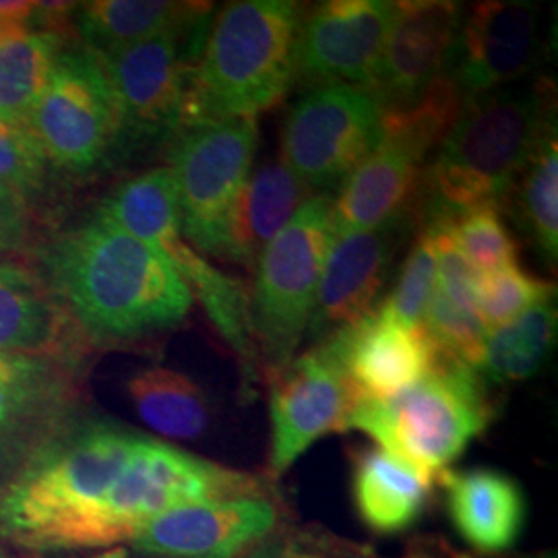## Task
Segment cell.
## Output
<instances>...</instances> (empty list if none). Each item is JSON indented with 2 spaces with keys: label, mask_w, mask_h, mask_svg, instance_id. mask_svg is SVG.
<instances>
[{
  "label": "cell",
  "mask_w": 558,
  "mask_h": 558,
  "mask_svg": "<svg viewBox=\"0 0 558 558\" xmlns=\"http://www.w3.org/2000/svg\"><path fill=\"white\" fill-rule=\"evenodd\" d=\"M57 288L81 325L104 339H133L186 319L193 294L160 248L96 214L52 253Z\"/></svg>",
  "instance_id": "6da1fadb"
},
{
  "label": "cell",
  "mask_w": 558,
  "mask_h": 558,
  "mask_svg": "<svg viewBox=\"0 0 558 558\" xmlns=\"http://www.w3.org/2000/svg\"><path fill=\"white\" fill-rule=\"evenodd\" d=\"M140 435L94 422L46 445L0 493V536L38 553L87 550Z\"/></svg>",
  "instance_id": "7a4b0ae2"
},
{
  "label": "cell",
  "mask_w": 558,
  "mask_h": 558,
  "mask_svg": "<svg viewBox=\"0 0 558 558\" xmlns=\"http://www.w3.org/2000/svg\"><path fill=\"white\" fill-rule=\"evenodd\" d=\"M302 9L292 0H239L207 27L189 87L184 129L257 119L296 75Z\"/></svg>",
  "instance_id": "3957f363"
},
{
  "label": "cell",
  "mask_w": 558,
  "mask_h": 558,
  "mask_svg": "<svg viewBox=\"0 0 558 558\" xmlns=\"http://www.w3.org/2000/svg\"><path fill=\"white\" fill-rule=\"evenodd\" d=\"M555 126L550 92L534 83H513L470 96L456 126L424 168L428 216H451L499 203Z\"/></svg>",
  "instance_id": "277c9868"
},
{
  "label": "cell",
  "mask_w": 558,
  "mask_h": 558,
  "mask_svg": "<svg viewBox=\"0 0 558 558\" xmlns=\"http://www.w3.org/2000/svg\"><path fill=\"white\" fill-rule=\"evenodd\" d=\"M488 385L478 371L442 359L416 385L379 401H359L348 430L368 435L380 449L428 478L447 472L493 422Z\"/></svg>",
  "instance_id": "5b68a950"
},
{
  "label": "cell",
  "mask_w": 558,
  "mask_h": 558,
  "mask_svg": "<svg viewBox=\"0 0 558 558\" xmlns=\"http://www.w3.org/2000/svg\"><path fill=\"white\" fill-rule=\"evenodd\" d=\"M336 236L333 199L313 195L257 259L251 294L253 338L271 377L296 359L311 327L320 271Z\"/></svg>",
  "instance_id": "8992f818"
},
{
  "label": "cell",
  "mask_w": 558,
  "mask_h": 558,
  "mask_svg": "<svg viewBox=\"0 0 558 558\" xmlns=\"http://www.w3.org/2000/svg\"><path fill=\"white\" fill-rule=\"evenodd\" d=\"M251 495H260V484L253 476L163 440L141 437L98 509L87 550L131 542L147 521L172 509Z\"/></svg>",
  "instance_id": "52a82bcc"
},
{
  "label": "cell",
  "mask_w": 558,
  "mask_h": 558,
  "mask_svg": "<svg viewBox=\"0 0 558 558\" xmlns=\"http://www.w3.org/2000/svg\"><path fill=\"white\" fill-rule=\"evenodd\" d=\"M257 143V119L209 122L180 133L170 170L182 236L199 255L221 259L228 218L251 177Z\"/></svg>",
  "instance_id": "ba28073f"
},
{
  "label": "cell",
  "mask_w": 558,
  "mask_h": 558,
  "mask_svg": "<svg viewBox=\"0 0 558 558\" xmlns=\"http://www.w3.org/2000/svg\"><path fill=\"white\" fill-rule=\"evenodd\" d=\"M380 135V104L366 87L317 85L286 117L281 163L327 195L379 147Z\"/></svg>",
  "instance_id": "9c48e42d"
},
{
  "label": "cell",
  "mask_w": 558,
  "mask_h": 558,
  "mask_svg": "<svg viewBox=\"0 0 558 558\" xmlns=\"http://www.w3.org/2000/svg\"><path fill=\"white\" fill-rule=\"evenodd\" d=\"M207 17L98 57L119 112L120 140L180 135Z\"/></svg>",
  "instance_id": "30bf717a"
},
{
  "label": "cell",
  "mask_w": 558,
  "mask_h": 558,
  "mask_svg": "<svg viewBox=\"0 0 558 558\" xmlns=\"http://www.w3.org/2000/svg\"><path fill=\"white\" fill-rule=\"evenodd\" d=\"M29 129L60 168L87 172L108 158L120 141L119 112L94 52H60Z\"/></svg>",
  "instance_id": "8fae6325"
},
{
  "label": "cell",
  "mask_w": 558,
  "mask_h": 558,
  "mask_svg": "<svg viewBox=\"0 0 558 558\" xmlns=\"http://www.w3.org/2000/svg\"><path fill=\"white\" fill-rule=\"evenodd\" d=\"M354 396L323 341L271 377L269 470L283 476L317 440L348 430Z\"/></svg>",
  "instance_id": "7c38bea8"
},
{
  "label": "cell",
  "mask_w": 558,
  "mask_h": 558,
  "mask_svg": "<svg viewBox=\"0 0 558 558\" xmlns=\"http://www.w3.org/2000/svg\"><path fill=\"white\" fill-rule=\"evenodd\" d=\"M396 2L327 0L302 13L296 75L317 85H371Z\"/></svg>",
  "instance_id": "4fadbf2b"
},
{
  "label": "cell",
  "mask_w": 558,
  "mask_h": 558,
  "mask_svg": "<svg viewBox=\"0 0 558 558\" xmlns=\"http://www.w3.org/2000/svg\"><path fill=\"white\" fill-rule=\"evenodd\" d=\"M276 523L278 509L263 495L209 500L147 521L129 544L137 558H244Z\"/></svg>",
  "instance_id": "5bb4252c"
},
{
  "label": "cell",
  "mask_w": 558,
  "mask_h": 558,
  "mask_svg": "<svg viewBox=\"0 0 558 558\" xmlns=\"http://www.w3.org/2000/svg\"><path fill=\"white\" fill-rule=\"evenodd\" d=\"M538 29L534 2H476L461 11L447 73L468 98L511 85L536 62Z\"/></svg>",
  "instance_id": "9a60e30c"
},
{
  "label": "cell",
  "mask_w": 558,
  "mask_h": 558,
  "mask_svg": "<svg viewBox=\"0 0 558 558\" xmlns=\"http://www.w3.org/2000/svg\"><path fill=\"white\" fill-rule=\"evenodd\" d=\"M325 343L356 403L398 396L424 379L440 360L424 325L408 329L379 311L329 336Z\"/></svg>",
  "instance_id": "2e32d148"
},
{
  "label": "cell",
  "mask_w": 558,
  "mask_h": 558,
  "mask_svg": "<svg viewBox=\"0 0 558 558\" xmlns=\"http://www.w3.org/2000/svg\"><path fill=\"white\" fill-rule=\"evenodd\" d=\"M461 9L449 0L396 2L368 92L380 106L412 100L449 66Z\"/></svg>",
  "instance_id": "e0dca14e"
},
{
  "label": "cell",
  "mask_w": 558,
  "mask_h": 558,
  "mask_svg": "<svg viewBox=\"0 0 558 558\" xmlns=\"http://www.w3.org/2000/svg\"><path fill=\"white\" fill-rule=\"evenodd\" d=\"M396 246V226L338 232L327 251L311 327L329 331L356 325L375 311Z\"/></svg>",
  "instance_id": "ac0fdd59"
},
{
  "label": "cell",
  "mask_w": 558,
  "mask_h": 558,
  "mask_svg": "<svg viewBox=\"0 0 558 558\" xmlns=\"http://www.w3.org/2000/svg\"><path fill=\"white\" fill-rule=\"evenodd\" d=\"M338 191V199H333L336 234L391 228L424 191V163L398 145L380 141Z\"/></svg>",
  "instance_id": "d6986e66"
},
{
  "label": "cell",
  "mask_w": 558,
  "mask_h": 558,
  "mask_svg": "<svg viewBox=\"0 0 558 558\" xmlns=\"http://www.w3.org/2000/svg\"><path fill=\"white\" fill-rule=\"evenodd\" d=\"M440 478L451 523L474 550L499 555L518 542L527 513L518 480L488 468L442 472Z\"/></svg>",
  "instance_id": "ffe728a7"
},
{
  "label": "cell",
  "mask_w": 558,
  "mask_h": 558,
  "mask_svg": "<svg viewBox=\"0 0 558 558\" xmlns=\"http://www.w3.org/2000/svg\"><path fill=\"white\" fill-rule=\"evenodd\" d=\"M313 193L281 161L255 170L232 205L221 259L255 267L260 253Z\"/></svg>",
  "instance_id": "44dd1931"
},
{
  "label": "cell",
  "mask_w": 558,
  "mask_h": 558,
  "mask_svg": "<svg viewBox=\"0 0 558 558\" xmlns=\"http://www.w3.org/2000/svg\"><path fill=\"white\" fill-rule=\"evenodd\" d=\"M433 478L380 447L354 458L352 495L360 519L377 534H398L418 521Z\"/></svg>",
  "instance_id": "7402d4cb"
},
{
  "label": "cell",
  "mask_w": 558,
  "mask_h": 558,
  "mask_svg": "<svg viewBox=\"0 0 558 558\" xmlns=\"http://www.w3.org/2000/svg\"><path fill=\"white\" fill-rule=\"evenodd\" d=\"M211 4L172 0H96L75 9V29L85 50L106 57L170 29L205 20Z\"/></svg>",
  "instance_id": "603a6c76"
},
{
  "label": "cell",
  "mask_w": 558,
  "mask_h": 558,
  "mask_svg": "<svg viewBox=\"0 0 558 558\" xmlns=\"http://www.w3.org/2000/svg\"><path fill=\"white\" fill-rule=\"evenodd\" d=\"M66 333V315L27 267L0 260V354L44 359Z\"/></svg>",
  "instance_id": "cb8c5ba5"
},
{
  "label": "cell",
  "mask_w": 558,
  "mask_h": 558,
  "mask_svg": "<svg viewBox=\"0 0 558 558\" xmlns=\"http://www.w3.org/2000/svg\"><path fill=\"white\" fill-rule=\"evenodd\" d=\"M182 279L186 281L193 300H199L214 327L223 341L236 352L244 371H257V348L251 320V294L242 279L228 276L214 267L184 240L166 253Z\"/></svg>",
  "instance_id": "d4e9b609"
},
{
  "label": "cell",
  "mask_w": 558,
  "mask_h": 558,
  "mask_svg": "<svg viewBox=\"0 0 558 558\" xmlns=\"http://www.w3.org/2000/svg\"><path fill=\"white\" fill-rule=\"evenodd\" d=\"M98 216L161 253L182 240L179 195L170 168H154L122 182L104 199Z\"/></svg>",
  "instance_id": "484cf974"
},
{
  "label": "cell",
  "mask_w": 558,
  "mask_h": 558,
  "mask_svg": "<svg viewBox=\"0 0 558 558\" xmlns=\"http://www.w3.org/2000/svg\"><path fill=\"white\" fill-rule=\"evenodd\" d=\"M140 418L163 439H199L209 428V403L199 385L172 368L151 366L126 383Z\"/></svg>",
  "instance_id": "4316f807"
},
{
  "label": "cell",
  "mask_w": 558,
  "mask_h": 558,
  "mask_svg": "<svg viewBox=\"0 0 558 558\" xmlns=\"http://www.w3.org/2000/svg\"><path fill=\"white\" fill-rule=\"evenodd\" d=\"M468 96L445 71L412 100L380 106V141L426 161L456 126Z\"/></svg>",
  "instance_id": "83f0119b"
},
{
  "label": "cell",
  "mask_w": 558,
  "mask_h": 558,
  "mask_svg": "<svg viewBox=\"0 0 558 558\" xmlns=\"http://www.w3.org/2000/svg\"><path fill=\"white\" fill-rule=\"evenodd\" d=\"M557 306L542 302L502 327L490 329L480 360L478 375L486 385L532 379L550 360L557 341Z\"/></svg>",
  "instance_id": "f1b7e54d"
},
{
  "label": "cell",
  "mask_w": 558,
  "mask_h": 558,
  "mask_svg": "<svg viewBox=\"0 0 558 558\" xmlns=\"http://www.w3.org/2000/svg\"><path fill=\"white\" fill-rule=\"evenodd\" d=\"M60 52L54 32H20L0 38V120L29 126Z\"/></svg>",
  "instance_id": "f546056e"
},
{
  "label": "cell",
  "mask_w": 558,
  "mask_h": 558,
  "mask_svg": "<svg viewBox=\"0 0 558 558\" xmlns=\"http://www.w3.org/2000/svg\"><path fill=\"white\" fill-rule=\"evenodd\" d=\"M59 391V379L46 360L0 354V459L57 401Z\"/></svg>",
  "instance_id": "4dcf8cb0"
},
{
  "label": "cell",
  "mask_w": 558,
  "mask_h": 558,
  "mask_svg": "<svg viewBox=\"0 0 558 558\" xmlns=\"http://www.w3.org/2000/svg\"><path fill=\"white\" fill-rule=\"evenodd\" d=\"M521 221L548 260L558 257V143L557 129L539 141L536 154L519 174Z\"/></svg>",
  "instance_id": "1f68e13d"
},
{
  "label": "cell",
  "mask_w": 558,
  "mask_h": 558,
  "mask_svg": "<svg viewBox=\"0 0 558 558\" xmlns=\"http://www.w3.org/2000/svg\"><path fill=\"white\" fill-rule=\"evenodd\" d=\"M426 221L437 223L478 274L518 265V242L500 216L499 203H484L451 216H428Z\"/></svg>",
  "instance_id": "d6a6232c"
},
{
  "label": "cell",
  "mask_w": 558,
  "mask_h": 558,
  "mask_svg": "<svg viewBox=\"0 0 558 558\" xmlns=\"http://www.w3.org/2000/svg\"><path fill=\"white\" fill-rule=\"evenodd\" d=\"M474 294L480 320L490 331L555 299V283L511 265L499 271L478 274Z\"/></svg>",
  "instance_id": "836d02e7"
},
{
  "label": "cell",
  "mask_w": 558,
  "mask_h": 558,
  "mask_svg": "<svg viewBox=\"0 0 558 558\" xmlns=\"http://www.w3.org/2000/svg\"><path fill=\"white\" fill-rule=\"evenodd\" d=\"M437 288V251L430 234L422 228L418 239L412 244L403 260L401 274L391 290L383 300L380 315L399 323L401 327L414 329L422 325L426 306Z\"/></svg>",
  "instance_id": "e575fe53"
},
{
  "label": "cell",
  "mask_w": 558,
  "mask_h": 558,
  "mask_svg": "<svg viewBox=\"0 0 558 558\" xmlns=\"http://www.w3.org/2000/svg\"><path fill=\"white\" fill-rule=\"evenodd\" d=\"M48 158L29 126L0 120V189L27 197L46 174Z\"/></svg>",
  "instance_id": "d590c367"
},
{
  "label": "cell",
  "mask_w": 558,
  "mask_h": 558,
  "mask_svg": "<svg viewBox=\"0 0 558 558\" xmlns=\"http://www.w3.org/2000/svg\"><path fill=\"white\" fill-rule=\"evenodd\" d=\"M27 236L25 197L0 189V255L20 248Z\"/></svg>",
  "instance_id": "8d00e7d4"
},
{
  "label": "cell",
  "mask_w": 558,
  "mask_h": 558,
  "mask_svg": "<svg viewBox=\"0 0 558 558\" xmlns=\"http://www.w3.org/2000/svg\"><path fill=\"white\" fill-rule=\"evenodd\" d=\"M34 11L36 2L29 0H0V38L27 32Z\"/></svg>",
  "instance_id": "74e56055"
},
{
  "label": "cell",
  "mask_w": 558,
  "mask_h": 558,
  "mask_svg": "<svg viewBox=\"0 0 558 558\" xmlns=\"http://www.w3.org/2000/svg\"><path fill=\"white\" fill-rule=\"evenodd\" d=\"M244 558H313L304 555L296 546L292 544H283V542H276V544H260L251 555Z\"/></svg>",
  "instance_id": "f35d334b"
},
{
  "label": "cell",
  "mask_w": 558,
  "mask_h": 558,
  "mask_svg": "<svg viewBox=\"0 0 558 558\" xmlns=\"http://www.w3.org/2000/svg\"><path fill=\"white\" fill-rule=\"evenodd\" d=\"M0 558H2V557H0Z\"/></svg>",
  "instance_id": "ab89813d"
}]
</instances>
